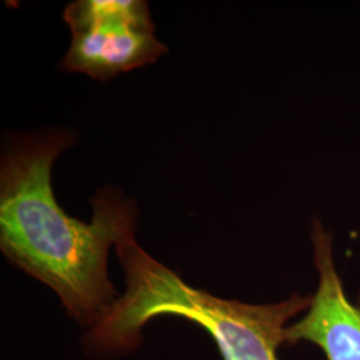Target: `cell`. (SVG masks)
<instances>
[{"label": "cell", "mask_w": 360, "mask_h": 360, "mask_svg": "<svg viewBox=\"0 0 360 360\" xmlns=\"http://www.w3.org/2000/svg\"><path fill=\"white\" fill-rule=\"evenodd\" d=\"M74 143L72 134L53 129L18 135L7 146L0 163V248L90 330L119 297L108 278V252L135 236L139 211L108 186L91 198V221L65 214L53 193L52 168Z\"/></svg>", "instance_id": "cell-1"}, {"label": "cell", "mask_w": 360, "mask_h": 360, "mask_svg": "<svg viewBox=\"0 0 360 360\" xmlns=\"http://www.w3.org/2000/svg\"><path fill=\"white\" fill-rule=\"evenodd\" d=\"M124 271L126 291L84 338L99 355L138 347L143 327L158 316H179L205 328L223 360H279L290 322L304 314L312 295L294 294L271 304L221 299L186 283L176 272L148 255L129 236L115 245Z\"/></svg>", "instance_id": "cell-2"}, {"label": "cell", "mask_w": 360, "mask_h": 360, "mask_svg": "<svg viewBox=\"0 0 360 360\" xmlns=\"http://www.w3.org/2000/svg\"><path fill=\"white\" fill-rule=\"evenodd\" d=\"M72 39L60 68L105 82L153 65L167 47L142 0H77L63 13Z\"/></svg>", "instance_id": "cell-3"}, {"label": "cell", "mask_w": 360, "mask_h": 360, "mask_svg": "<svg viewBox=\"0 0 360 360\" xmlns=\"http://www.w3.org/2000/svg\"><path fill=\"white\" fill-rule=\"evenodd\" d=\"M311 243L319 275L307 311L285 330V343H314L327 360H360V292L352 303L335 267L334 239L322 220L312 219Z\"/></svg>", "instance_id": "cell-4"}]
</instances>
